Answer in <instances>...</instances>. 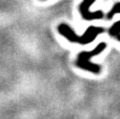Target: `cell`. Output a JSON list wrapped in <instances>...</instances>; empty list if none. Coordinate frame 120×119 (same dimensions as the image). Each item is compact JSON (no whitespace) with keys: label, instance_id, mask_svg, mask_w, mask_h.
Masks as SVG:
<instances>
[{"label":"cell","instance_id":"cell-1","mask_svg":"<svg viewBox=\"0 0 120 119\" xmlns=\"http://www.w3.org/2000/svg\"><path fill=\"white\" fill-rule=\"evenodd\" d=\"M58 32L72 43H79L82 45L92 42L100 33L104 31L103 27L100 26H89L82 36H78L70 26L66 23H60L57 27Z\"/></svg>","mask_w":120,"mask_h":119},{"label":"cell","instance_id":"cell-2","mask_svg":"<svg viewBox=\"0 0 120 119\" xmlns=\"http://www.w3.org/2000/svg\"><path fill=\"white\" fill-rule=\"evenodd\" d=\"M106 47H107V45L105 42H100L93 50H91L89 52H82L78 55V58L76 61V66L82 69L90 71L94 74H99L100 73V66L97 65L95 63H92L90 60H91V57L102 52Z\"/></svg>","mask_w":120,"mask_h":119},{"label":"cell","instance_id":"cell-3","mask_svg":"<svg viewBox=\"0 0 120 119\" xmlns=\"http://www.w3.org/2000/svg\"><path fill=\"white\" fill-rule=\"evenodd\" d=\"M96 0H83L80 4V12L82 17L86 21H92V20H98L103 18L104 14L102 10H97V11H90L91 5Z\"/></svg>","mask_w":120,"mask_h":119},{"label":"cell","instance_id":"cell-4","mask_svg":"<svg viewBox=\"0 0 120 119\" xmlns=\"http://www.w3.org/2000/svg\"><path fill=\"white\" fill-rule=\"evenodd\" d=\"M118 13H120V2L115 3V4L113 5V7H112V9H111V10L108 12V14H107V19L111 20L115 14H118Z\"/></svg>","mask_w":120,"mask_h":119},{"label":"cell","instance_id":"cell-5","mask_svg":"<svg viewBox=\"0 0 120 119\" xmlns=\"http://www.w3.org/2000/svg\"><path fill=\"white\" fill-rule=\"evenodd\" d=\"M109 34L112 37H115L116 35L120 34V21L114 22L109 29Z\"/></svg>","mask_w":120,"mask_h":119},{"label":"cell","instance_id":"cell-6","mask_svg":"<svg viewBox=\"0 0 120 119\" xmlns=\"http://www.w3.org/2000/svg\"><path fill=\"white\" fill-rule=\"evenodd\" d=\"M115 37H116V38H117V39H118V40L120 41V34H118V35H116Z\"/></svg>","mask_w":120,"mask_h":119}]
</instances>
